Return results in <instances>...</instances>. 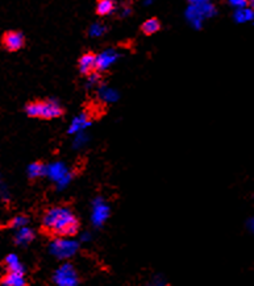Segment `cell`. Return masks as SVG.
I'll use <instances>...</instances> for the list:
<instances>
[{
    "instance_id": "cell-8",
    "label": "cell",
    "mask_w": 254,
    "mask_h": 286,
    "mask_svg": "<svg viewBox=\"0 0 254 286\" xmlns=\"http://www.w3.org/2000/svg\"><path fill=\"white\" fill-rule=\"evenodd\" d=\"M0 43L7 52H19L25 45V37L19 30H8L2 36Z\"/></svg>"
},
{
    "instance_id": "cell-3",
    "label": "cell",
    "mask_w": 254,
    "mask_h": 286,
    "mask_svg": "<svg viewBox=\"0 0 254 286\" xmlns=\"http://www.w3.org/2000/svg\"><path fill=\"white\" fill-rule=\"evenodd\" d=\"M78 249H79V243L70 237L56 236L50 244L52 255L56 256L57 259H62V260H67L70 257H73L78 252Z\"/></svg>"
},
{
    "instance_id": "cell-19",
    "label": "cell",
    "mask_w": 254,
    "mask_h": 286,
    "mask_svg": "<svg viewBox=\"0 0 254 286\" xmlns=\"http://www.w3.org/2000/svg\"><path fill=\"white\" fill-rule=\"evenodd\" d=\"M6 264H7L8 270H12V272H21V273H24L23 265L20 264V261H19L16 255H10V256H7V259H6Z\"/></svg>"
},
{
    "instance_id": "cell-15",
    "label": "cell",
    "mask_w": 254,
    "mask_h": 286,
    "mask_svg": "<svg viewBox=\"0 0 254 286\" xmlns=\"http://www.w3.org/2000/svg\"><path fill=\"white\" fill-rule=\"evenodd\" d=\"M98 95H99V98L102 99L103 102H106V103L116 102L117 98H119V94H117V91L113 89H111V87H108V86H100L99 90H98Z\"/></svg>"
},
{
    "instance_id": "cell-7",
    "label": "cell",
    "mask_w": 254,
    "mask_h": 286,
    "mask_svg": "<svg viewBox=\"0 0 254 286\" xmlns=\"http://www.w3.org/2000/svg\"><path fill=\"white\" fill-rule=\"evenodd\" d=\"M111 215V208L102 197H98L93 202V211H91V222L95 227H102L108 221Z\"/></svg>"
},
{
    "instance_id": "cell-26",
    "label": "cell",
    "mask_w": 254,
    "mask_h": 286,
    "mask_svg": "<svg viewBox=\"0 0 254 286\" xmlns=\"http://www.w3.org/2000/svg\"><path fill=\"white\" fill-rule=\"evenodd\" d=\"M247 227H249V230H250L254 234V218H251L250 221L247 222Z\"/></svg>"
},
{
    "instance_id": "cell-11",
    "label": "cell",
    "mask_w": 254,
    "mask_h": 286,
    "mask_svg": "<svg viewBox=\"0 0 254 286\" xmlns=\"http://www.w3.org/2000/svg\"><path fill=\"white\" fill-rule=\"evenodd\" d=\"M78 69L80 74L89 76L96 70V54L93 52H87L82 54L78 61Z\"/></svg>"
},
{
    "instance_id": "cell-1",
    "label": "cell",
    "mask_w": 254,
    "mask_h": 286,
    "mask_svg": "<svg viewBox=\"0 0 254 286\" xmlns=\"http://www.w3.org/2000/svg\"><path fill=\"white\" fill-rule=\"evenodd\" d=\"M43 228L53 236L71 237L79 231V221L66 206H54L44 214Z\"/></svg>"
},
{
    "instance_id": "cell-14",
    "label": "cell",
    "mask_w": 254,
    "mask_h": 286,
    "mask_svg": "<svg viewBox=\"0 0 254 286\" xmlns=\"http://www.w3.org/2000/svg\"><path fill=\"white\" fill-rule=\"evenodd\" d=\"M44 175H47V165L41 161H36L28 166V177L30 180H37Z\"/></svg>"
},
{
    "instance_id": "cell-16",
    "label": "cell",
    "mask_w": 254,
    "mask_h": 286,
    "mask_svg": "<svg viewBox=\"0 0 254 286\" xmlns=\"http://www.w3.org/2000/svg\"><path fill=\"white\" fill-rule=\"evenodd\" d=\"M161 29V23H159L158 19L152 17V19H148L146 21H144L141 25V30L144 34L146 36H152L154 33H157Z\"/></svg>"
},
{
    "instance_id": "cell-2",
    "label": "cell",
    "mask_w": 254,
    "mask_h": 286,
    "mask_svg": "<svg viewBox=\"0 0 254 286\" xmlns=\"http://www.w3.org/2000/svg\"><path fill=\"white\" fill-rule=\"evenodd\" d=\"M25 112L30 118L45 119V120H52L63 115V109L60 103L49 99V100H34L25 105Z\"/></svg>"
},
{
    "instance_id": "cell-24",
    "label": "cell",
    "mask_w": 254,
    "mask_h": 286,
    "mask_svg": "<svg viewBox=\"0 0 254 286\" xmlns=\"http://www.w3.org/2000/svg\"><path fill=\"white\" fill-rule=\"evenodd\" d=\"M131 12H132V10H131L129 7H122L121 13H120V15H121L122 17H125V16H129V15H131Z\"/></svg>"
},
{
    "instance_id": "cell-23",
    "label": "cell",
    "mask_w": 254,
    "mask_h": 286,
    "mask_svg": "<svg viewBox=\"0 0 254 286\" xmlns=\"http://www.w3.org/2000/svg\"><path fill=\"white\" fill-rule=\"evenodd\" d=\"M229 2V4H231L232 7H234L236 10L237 8H245V7H247V0H228Z\"/></svg>"
},
{
    "instance_id": "cell-21",
    "label": "cell",
    "mask_w": 254,
    "mask_h": 286,
    "mask_svg": "<svg viewBox=\"0 0 254 286\" xmlns=\"http://www.w3.org/2000/svg\"><path fill=\"white\" fill-rule=\"evenodd\" d=\"M28 223H29V219H28L25 215H17V217H15L12 221L10 222V226L11 228H20V227H24V226H28Z\"/></svg>"
},
{
    "instance_id": "cell-17",
    "label": "cell",
    "mask_w": 254,
    "mask_h": 286,
    "mask_svg": "<svg viewBox=\"0 0 254 286\" xmlns=\"http://www.w3.org/2000/svg\"><path fill=\"white\" fill-rule=\"evenodd\" d=\"M113 11H115V2L113 0H98L96 13L99 16H108Z\"/></svg>"
},
{
    "instance_id": "cell-18",
    "label": "cell",
    "mask_w": 254,
    "mask_h": 286,
    "mask_svg": "<svg viewBox=\"0 0 254 286\" xmlns=\"http://www.w3.org/2000/svg\"><path fill=\"white\" fill-rule=\"evenodd\" d=\"M254 19V11L251 8H237L236 12H234V20L237 23H246V21H250Z\"/></svg>"
},
{
    "instance_id": "cell-5",
    "label": "cell",
    "mask_w": 254,
    "mask_h": 286,
    "mask_svg": "<svg viewBox=\"0 0 254 286\" xmlns=\"http://www.w3.org/2000/svg\"><path fill=\"white\" fill-rule=\"evenodd\" d=\"M53 282L58 286H76L79 283V276L74 265L65 263L54 272Z\"/></svg>"
},
{
    "instance_id": "cell-4",
    "label": "cell",
    "mask_w": 254,
    "mask_h": 286,
    "mask_svg": "<svg viewBox=\"0 0 254 286\" xmlns=\"http://www.w3.org/2000/svg\"><path fill=\"white\" fill-rule=\"evenodd\" d=\"M47 177H49L60 190L66 188L73 180V174L69 170V168L63 162L60 161L47 165Z\"/></svg>"
},
{
    "instance_id": "cell-13",
    "label": "cell",
    "mask_w": 254,
    "mask_h": 286,
    "mask_svg": "<svg viewBox=\"0 0 254 286\" xmlns=\"http://www.w3.org/2000/svg\"><path fill=\"white\" fill-rule=\"evenodd\" d=\"M0 285L25 286L27 285V281H25L24 273H21V272H12V270H8L7 274L0 280Z\"/></svg>"
},
{
    "instance_id": "cell-6",
    "label": "cell",
    "mask_w": 254,
    "mask_h": 286,
    "mask_svg": "<svg viewBox=\"0 0 254 286\" xmlns=\"http://www.w3.org/2000/svg\"><path fill=\"white\" fill-rule=\"evenodd\" d=\"M215 15V7L212 6L209 2L204 4H190L187 8V12H186V16H187V20L195 28H199L201 26V23L205 17L214 16Z\"/></svg>"
},
{
    "instance_id": "cell-20",
    "label": "cell",
    "mask_w": 254,
    "mask_h": 286,
    "mask_svg": "<svg viewBox=\"0 0 254 286\" xmlns=\"http://www.w3.org/2000/svg\"><path fill=\"white\" fill-rule=\"evenodd\" d=\"M106 32H107L106 25H103V24H100V23H95L90 26L89 34L91 37H100V36H103V34H104Z\"/></svg>"
},
{
    "instance_id": "cell-12",
    "label": "cell",
    "mask_w": 254,
    "mask_h": 286,
    "mask_svg": "<svg viewBox=\"0 0 254 286\" xmlns=\"http://www.w3.org/2000/svg\"><path fill=\"white\" fill-rule=\"evenodd\" d=\"M34 240V231L32 228L24 226V227L17 228L16 234H15V243L17 245L25 247Z\"/></svg>"
},
{
    "instance_id": "cell-9",
    "label": "cell",
    "mask_w": 254,
    "mask_h": 286,
    "mask_svg": "<svg viewBox=\"0 0 254 286\" xmlns=\"http://www.w3.org/2000/svg\"><path fill=\"white\" fill-rule=\"evenodd\" d=\"M120 54L115 49H107L104 52L96 54V70L106 72L113 63L119 59Z\"/></svg>"
},
{
    "instance_id": "cell-22",
    "label": "cell",
    "mask_w": 254,
    "mask_h": 286,
    "mask_svg": "<svg viewBox=\"0 0 254 286\" xmlns=\"http://www.w3.org/2000/svg\"><path fill=\"white\" fill-rule=\"evenodd\" d=\"M87 77H89V78H87V85H89L90 87L98 86L100 83V81H102V78H100V72H98V70H95L94 73L89 74Z\"/></svg>"
},
{
    "instance_id": "cell-25",
    "label": "cell",
    "mask_w": 254,
    "mask_h": 286,
    "mask_svg": "<svg viewBox=\"0 0 254 286\" xmlns=\"http://www.w3.org/2000/svg\"><path fill=\"white\" fill-rule=\"evenodd\" d=\"M209 0H190V4H196V6H199V4H204V3H208Z\"/></svg>"
},
{
    "instance_id": "cell-10",
    "label": "cell",
    "mask_w": 254,
    "mask_h": 286,
    "mask_svg": "<svg viewBox=\"0 0 254 286\" xmlns=\"http://www.w3.org/2000/svg\"><path fill=\"white\" fill-rule=\"evenodd\" d=\"M91 120H93V118H91L89 112H82V114H79V115L73 119V122H71V124L69 127V133L75 135V133L86 131L90 125H91V123H93Z\"/></svg>"
},
{
    "instance_id": "cell-27",
    "label": "cell",
    "mask_w": 254,
    "mask_h": 286,
    "mask_svg": "<svg viewBox=\"0 0 254 286\" xmlns=\"http://www.w3.org/2000/svg\"><path fill=\"white\" fill-rule=\"evenodd\" d=\"M247 6L250 7L251 10L254 11V0H247Z\"/></svg>"
}]
</instances>
